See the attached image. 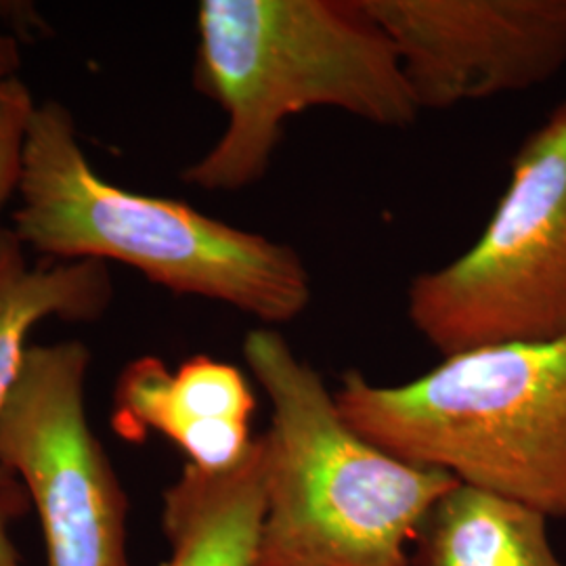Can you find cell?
<instances>
[{"label": "cell", "instance_id": "cell-1", "mask_svg": "<svg viewBox=\"0 0 566 566\" xmlns=\"http://www.w3.org/2000/svg\"><path fill=\"white\" fill-rule=\"evenodd\" d=\"M196 86L227 114L219 142L182 172L203 191L261 181L283 124L306 109L382 128H407L422 112L364 0H202Z\"/></svg>", "mask_w": 566, "mask_h": 566}, {"label": "cell", "instance_id": "cell-2", "mask_svg": "<svg viewBox=\"0 0 566 566\" xmlns=\"http://www.w3.org/2000/svg\"><path fill=\"white\" fill-rule=\"evenodd\" d=\"M18 191L13 233L57 263L128 264L172 294L229 304L269 327L311 304V273L290 243L105 181L61 103L34 105L28 118Z\"/></svg>", "mask_w": 566, "mask_h": 566}, {"label": "cell", "instance_id": "cell-3", "mask_svg": "<svg viewBox=\"0 0 566 566\" xmlns=\"http://www.w3.org/2000/svg\"><path fill=\"white\" fill-rule=\"evenodd\" d=\"M243 359L271 401L254 566H413L420 526L458 481L369 443L277 327L248 332Z\"/></svg>", "mask_w": 566, "mask_h": 566}, {"label": "cell", "instance_id": "cell-4", "mask_svg": "<svg viewBox=\"0 0 566 566\" xmlns=\"http://www.w3.org/2000/svg\"><path fill=\"white\" fill-rule=\"evenodd\" d=\"M334 399L395 458L566 521V336L458 353L405 385L353 369Z\"/></svg>", "mask_w": 566, "mask_h": 566}, {"label": "cell", "instance_id": "cell-5", "mask_svg": "<svg viewBox=\"0 0 566 566\" xmlns=\"http://www.w3.org/2000/svg\"><path fill=\"white\" fill-rule=\"evenodd\" d=\"M405 308L441 357L566 336V102L521 143L479 240L416 275Z\"/></svg>", "mask_w": 566, "mask_h": 566}, {"label": "cell", "instance_id": "cell-6", "mask_svg": "<svg viewBox=\"0 0 566 566\" xmlns=\"http://www.w3.org/2000/svg\"><path fill=\"white\" fill-rule=\"evenodd\" d=\"M88 365L78 340L30 346L0 411V468L39 512L46 566H130L128 500L86 416Z\"/></svg>", "mask_w": 566, "mask_h": 566}, {"label": "cell", "instance_id": "cell-7", "mask_svg": "<svg viewBox=\"0 0 566 566\" xmlns=\"http://www.w3.org/2000/svg\"><path fill=\"white\" fill-rule=\"evenodd\" d=\"M420 109L525 93L566 67V0H364Z\"/></svg>", "mask_w": 566, "mask_h": 566}, {"label": "cell", "instance_id": "cell-8", "mask_svg": "<svg viewBox=\"0 0 566 566\" xmlns=\"http://www.w3.org/2000/svg\"><path fill=\"white\" fill-rule=\"evenodd\" d=\"M254 411L256 397L235 365L196 355L168 369L158 357H142L122 369L112 426L135 443L160 434L181 449L185 464L219 474L248 455Z\"/></svg>", "mask_w": 566, "mask_h": 566}, {"label": "cell", "instance_id": "cell-9", "mask_svg": "<svg viewBox=\"0 0 566 566\" xmlns=\"http://www.w3.org/2000/svg\"><path fill=\"white\" fill-rule=\"evenodd\" d=\"M13 229H0V411L20 380L28 336L42 319L95 322L114 298L107 264L99 261L32 264ZM30 497L9 470L0 468V516L28 512Z\"/></svg>", "mask_w": 566, "mask_h": 566}, {"label": "cell", "instance_id": "cell-10", "mask_svg": "<svg viewBox=\"0 0 566 566\" xmlns=\"http://www.w3.org/2000/svg\"><path fill=\"white\" fill-rule=\"evenodd\" d=\"M264 516V439L227 472L182 465L164 493V566H254Z\"/></svg>", "mask_w": 566, "mask_h": 566}, {"label": "cell", "instance_id": "cell-11", "mask_svg": "<svg viewBox=\"0 0 566 566\" xmlns=\"http://www.w3.org/2000/svg\"><path fill=\"white\" fill-rule=\"evenodd\" d=\"M542 512L472 486H453L426 516L413 566H566Z\"/></svg>", "mask_w": 566, "mask_h": 566}, {"label": "cell", "instance_id": "cell-12", "mask_svg": "<svg viewBox=\"0 0 566 566\" xmlns=\"http://www.w3.org/2000/svg\"><path fill=\"white\" fill-rule=\"evenodd\" d=\"M20 42L15 36L0 30V99L11 91V86L20 81L15 74L20 70Z\"/></svg>", "mask_w": 566, "mask_h": 566}, {"label": "cell", "instance_id": "cell-13", "mask_svg": "<svg viewBox=\"0 0 566 566\" xmlns=\"http://www.w3.org/2000/svg\"><path fill=\"white\" fill-rule=\"evenodd\" d=\"M7 525H9V518L0 516V566H23L21 554L11 542Z\"/></svg>", "mask_w": 566, "mask_h": 566}]
</instances>
